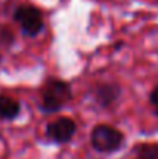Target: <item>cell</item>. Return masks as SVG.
<instances>
[{
  "label": "cell",
  "mask_w": 158,
  "mask_h": 159,
  "mask_svg": "<svg viewBox=\"0 0 158 159\" xmlns=\"http://www.w3.org/2000/svg\"><path fill=\"white\" fill-rule=\"evenodd\" d=\"M19 104L6 96H0V119H12L19 114Z\"/></svg>",
  "instance_id": "6"
},
{
  "label": "cell",
  "mask_w": 158,
  "mask_h": 159,
  "mask_svg": "<svg viewBox=\"0 0 158 159\" xmlns=\"http://www.w3.org/2000/svg\"><path fill=\"white\" fill-rule=\"evenodd\" d=\"M14 19L19 22L22 31L26 36H36L41 33L44 22H42V16L39 12V9H36L34 6L30 5H23L19 6L14 12Z\"/></svg>",
  "instance_id": "3"
},
{
  "label": "cell",
  "mask_w": 158,
  "mask_h": 159,
  "mask_svg": "<svg viewBox=\"0 0 158 159\" xmlns=\"http://www.w3.org/2000/svg\"><path fill=\"white\" fill-rule=\"evenodd\" d=\"M135 159H158V144H140L135 147Z\"/></svg>",
  "instance_id": "7"
},
{
  "label": "cell",
  "mask_w": 158,
  "mask_h": 159,
  "mask_svg": "<svg viewBox=\"0 0 158 159\" xmlns=\"http://www.w3.org/2000/svg\"><path fill=\"white\" fill-rule=\"evenodd\" d=\"M124 142L122 133L110 125H98L92 131V145L95 150L101 153H112L116 152Z\"/></svg>",
  "instance_id": "1"
},
{
  "label": "cell",
  "mask_w": 158,
  "mask_h": 159,
  "mask_svg": "<svg viewBox=\"0 0 158 159\" xmlns=\"http://www.w3.org/2000/svg\"><path fill=\"white\" fill-rule=\"evenodd\" d=\"M0 42H12V34L6 28L0 30Z\"/></svg>",
  "instance_id": "9"
},
{
  "label": "cell",
  "mask_w": 158,
  "mask_h": 159,
  "mask_svg": "<svg viewBox=\"0 0 158 159\" xmlns=\"http://www.w3.org/2000/svg\"><path fill=\"white\" fill-rule=\"evenodd\" d=\"M121 94V90L118 85H112V84H107V85H101L96 91V99L101 105L108 107L110 104H113Z\"/></svg>",
  "instance_id": "5"
},
{
  "label": "cell",
  "mask_w": 158,
  "mask_h": 159,
  "mask_svg": "<svg viewBox=\"0 0 158 159\" xmlns=\"http://www.w3.org/2000/svg\"><path fill=\"white\" fill-rule=\"evenodd\" d=\"M149 102H151V105L154 108L155 114L158 116V85L152 88V91H151V94H149Z\"/></svg>",
  "instance_id": "8"
},
{
  "label": "cell",
  "mask_w": 158,
  "mask_h": 159,
  "mask_svg": "<svg viewBox=\"0 0 158 159\" xmlns=\"http://www.w3.org/2000/svg\"><path fill=\"white\" fill-rule=\"evenodd\" d=\"M74 131H76V125L68 117H59V119L53 120L51 124H48V127H47V136L51 141L59 142V144L68 142L73 138Z\"/></svg>",
  "instance_id": "4"
},
{
  "label": "cell",
  "mask_w": 158,
  "mask_h": 159,
  "mask_svg": "<svg viewBox=\"0 0 158 159\" xmlns=\"http://www.w3.org/2000/svg\"><path fill=\"white\" fill-rule=\"evenodd\" d=\"M71 99V90L68 84L62 80H50L44 90L42 108L48 113L57 111Z\"/></svg>",
  "instance_id": "2"
}]
</instances>
